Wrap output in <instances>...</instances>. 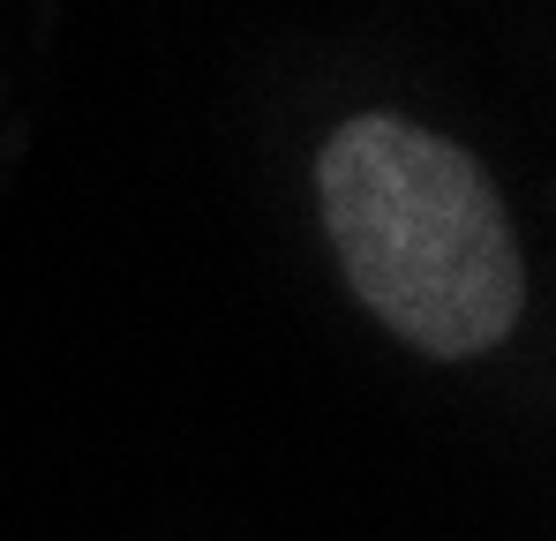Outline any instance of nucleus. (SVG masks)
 <instances>
[{"instance_id": "obj_1", "label": "nucleus", "mask_w": 556, "mask_h": 541, "mask_svg": "<svg viewBox=\"0 0 556 541\" xmlns=\"http://www.w3.org/2000/svg\"><path fill=\"white\" fill-rule=\"evenodd\" d=\"M316 196L354 293L406 347L473 361L519 324V241L459 143L399 113H354L316 151Z\"/></svg>"}]
</instances>
